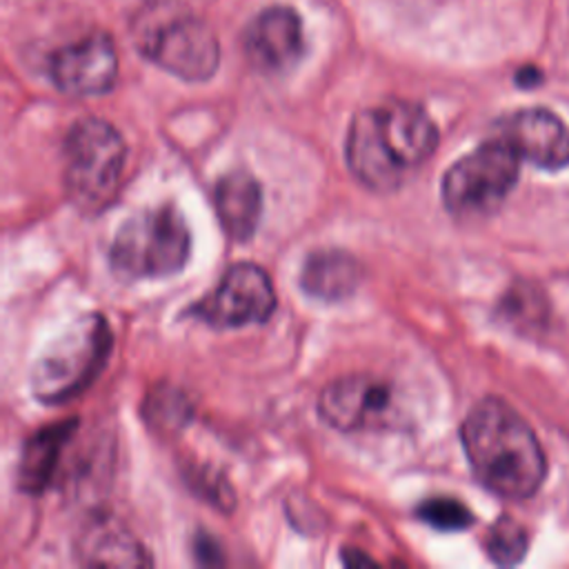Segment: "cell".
<instances>
[{
  "mask_svg": "<svg viewBox=\"0 0 569 569\" xmlns=\"http://www.w3.org/2000/svg\"><path fill=\"white\" fill-rule=\"evenodd\" d=\"M438 147V127L416 102L389 100L353 116L345 156L358 182L396 191Z\"/></svg>",
  "mask_w": 569,
  "mask_h": 569,
  "instance_id": "cell-1",
  "label": "cell"
},
{
  "mask_svg": "<svg viewBox=\"0 0 569 569\" xmlns=\"http://www.w3.org/2000/svg\"><path fill=\"white\" fill-rule=\"evenodd\" d=\"M460 440L478 482L509 500L533 496L547 476V458L529 422L505 400L485 398L465 416Z\"/></svg>",
  "mask_w": 569,
  "mask_h": 569,
  "instance_id": "cell-2",
  "label": "cell"
},
{
  "mask_svg": "<svg viewBox=\"0 0 569 569\" xmlns=\"http://www.w3.org/2000/svg\"><path fill=\"white\" fill-rule=\"evenodd\" d=\"M131 31L144 58L182 80L200 82L218 69L220 44L213 29L178 2L142 7Z\"/></svg>",
  "mask_w": 569,
  "mask_h": 569,
  "instance_id": "cell-3",
  "label": "cell"
},
{
  "mask_svg": "<svg viewBox=\"0 0 569 569\" xmlns=\"http://www.w3.org/2000/svg\"><path fill=\"white\" fill-rule=\"evenodd\" d=\"M191 251V233L173 204L133 213L116 233L111 269L124 280L162 278L180 271Z\"/></svg>",
  "mask_w": 569,
  "mask_h": 569,
  "instance_id": "cell-4",
  "label": "cell"
},
{
  "mask_svg": "<svg viewBox=\"0 0 569 569\" xmlns=\"http://www.w3.org/2000/svg\"><path fill=\"white\" fill-rule=\"evenodd\" d=\"M109 351V322L100 313L78 318L36 362L33 396L47 405H62L80 396L104 369Z\"/></svg>",
  "mask_w": 569,
  "mask_h": 569,
  "instance_id": "cell-5",
  "label": "cell"
},
{
  "mask_svg": "<svg viewBox=\"0 0 569 569\" xmlns=\"http://www.w3.org/2000/svg\"><path fill=\"white\" fill-rule=\"evenodd\" d=\"M127 147L113 124L100 118L78 120L64 140L67 196L82 211L107 207L122 180Z\"/></svg>",
  "mask_w": 569,
  "mask_h": 569,
  "instance_id": "cell-6",
  "label": "cell"
},
{
  "mask_svg": "<svg viewBox=\"0 0 569 569\" xmlns=\"http://www.w3.org/2000/svg\"><path fill=\"white\" fill-rule=\"evenodd\" d=\"M520 156L500 136L478 144L442 176V204L458 218L493 213L518 182Z\"/></svg>",
  "mask_w": 569,
  "mask_h": 569,
  "instance_id": "cell-7",
  "label": "cell"
},
{
  "mask_svg": "<svg viewBox=\"0 0 569 569\" xmlns=\"http://www.w3.org/2000/svg\"><path fill=\"white\" fill-rule=\"evenodd\" d=\"M276 307V291L264 269L238 262L227 269L216 289L191 305L189 313L216 329L264 322Z\"/></svg>",
  "mask_w": 569,
  "mask_h": 569,
  "instance_id": "cell-8",
  "label": "cell"
},
{
  "mask_svg": "<svg viewBox=\"0 0 569 569\" xmlns=\"http://www.w3.org/2000/svg\"><path fill=\"white\" fill-rule=\"evenodd\" d=\"M320 418L340 431L373 429L393 420V389L380 378L351 373L331 380L318 396Z\"/></svg>",
  "mask_w": 569,
  "mask_h": 569,
  "instance_id": "cell-9",
  "label": "cell"
},
{
  "mask_svg": "<svg viewBox=\"0 0 569 569\" xmlns=\"http://www.w3.org/2000/svg\"><path fill=\"white\" fill-rule=\"evenodd\" d=\"M53 84L69 96L107 93L118 76V53L107 33H89L49 58Z\"/></svg>",
  "mask_w": 569,
  "mask_h": 569,
  "instance_id": "cell-10",
  "label": "cell"
},
{
  "mask_svg": "<svg viewBox=\"0 0 569 569\" xmlns=\"http://www.w3.org/2000/svg\"><path fill=\"white\" fill-rule=\"evenodd\" d=\"M496 136L511 144L520 160L560 171L569 164V127L560 116L545 107L518 109L496 124Z\"/></svg>",
  "mask_w": 569,
  "mask_h": 569,
  "instance_id": "cell-11",
  "label": "cell"
},
{
  "mask_svg": "<svg viewBox=\"0 0 569 569\" xmlns=\"http://www.w3.org/2000/svg\"><path fill=\"white\" fill-rule=\"evenodd\" d=\"M300 16L291 7H269L244 31L247 60L262 73L289 71L302 56Z\"/></svg>",
  "mask_w": 569,
  "mask_h": 569,
  "instance_id": "cell-12",
  "label": "cell"
},
{
  "mask_svg": "<svg viewBox=\"0 0 569 569\" xmlns=\"http://www.w3.org/2000/svg\"><path fill=\"white\" fill-rule=\"evenodd\" d=\"M213 204L227 236L247 240L253 236L262 213L260 184L247 171H229L216 182Z\"/></svg>",
  "mask_w": 569,
  "mask_h": 569,
  "instance_id": "cell-13",
  "label": "cell"
},
{
  "mask_svg": "<svg viewBox=\"0 0 569 569\" xmlns=\"http://www.w3.org/2000/svg\"><path fill=\"white\" fill-rule=\"evenodd\" d=\"M360 276L362 267L351 253L340 249H325L307 258L300 273V284L311 298L336 302L356 291Z\"/></svg>",
  "mask_w": 569,
  "mask_h": 569,
  "instance_id": "cell-14",
  "label": "cell"
},
{
  "mask_svg": "<svg viewBox=\"0 0 569 569\" xmlns=\"http://www.w3.org/2000/svg\"><path fill=\"white\" fill-rule=\"evenodd\" d=\"M73 427H76L73 420H64L58 425H49L29 438V442L24 445V451L20 458V471H18V480L24 491L38 493L49 485L53 469L60 460L62 447L73 433Z\"/></svg>",
  "mask_w": 569,
  "mask_h": 569,
  "instance_id": "cell-15",
  "label": "cell"
},
{
  "mask_svg": "<svg viewBox=\"0 0 569 569\" xmlns=\"http://www.w3.org/2000/svg\"><path fill=\"white\" fill-rule=\"evenodd\" d=\"M80 558L84 565H149L144 549L138 540L111 520H100L91 525L80 538Z\"/></svg>",
  "mask_w": 569,
  "mask_h": 569,
  "instance_id": "cell-16",
  "label": "cell"
},
{
  "mask_svg": "<svg viewBox=\"0 0 569 569\" xmlns=\"http://www.w3.org/2000/svg\"><path fill=\"white\" fill-rule=\"evenodd\" d=\"M529 547V538L525 527L513 520L511 516H500L487 531L485 538V549L487 556L502 567H511L518 565Z\"/></svg>",
  "mask_w": 569,
  "mask_h": 569,
  "instance_id": "cell-17",
  "label": "cell"
},
{
  "mask_svg": "<svg viewBox=\"0 0 569 569\" xmlns=\"http://www.w3.org/2000/svg\"><path fill=\"white\" fill-rule=\"evenodd\" d=\"M416 513L420 520H425L427 525H431L438 531H462V529L471 527V522H473V513L469 511V507L449 496L427 498L416 509Z\"/></svg>",
  "mask_w": 569,
  "mask_h": 569,
  "instance_id": "cell-18",
  "label": "cell"
},
{
  "mask_svg": "<svg viewBox=\"0 0 569 569\" xmlns=\"http://www.w3.org/2000/svg\"><path fill=\"white\" fill-rule=\"evenodd\" d=\"M193 549H196L193 553H196V558H198L200 562H204V565H216V562H220V551H218V547H216V542H213L211 538L198 536Z\"/></svg>",
  "mask_w": 569,
  "mask_h": 569,
  "instance_id": "cell-19",
  "label": "cell"
},
{
  "mask_svg": "<svg viewBox=\"0 0 569 569\" xmlns=\"http://www.w3.org/2000/svg\"><path fill=\"white\" fill-rule=\"evenodd\" d=\"M540 71H536V69H522L520 73H518V84H525V87H531V84H536V82H540Z\"/></svg>",
  "mask_w": 569,
  "mask_h": 569,
  "instance_id": "cell-20",
  "label": "cell"
}]
</instances>
